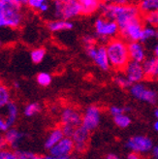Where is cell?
<instances>
[{"label": "cell", "mask_w": 158, "mask_h": 159, "mask_svg": "<svg viewBox=\"0 0 158 159\" xmlns=\"http://www.w3.org/2000/svg\"><path fill=\"white\" fill-rule=\"evenodd\" d=\"M95 35L103 41H109L118 36V26L115 21L108 20L104 17H99L94 22Z\"/></svg>", "instance_id": "6"}, {"label": "cell", "mask_w": 158, "mask_h": 159, "mask_svg": "<svg viewBox=\"0 0 158 159\" xmlns=\"http://www.w3.org/2000/svg\"><path fill=\"white\" fill-rule=\"evenodd\" d=\"M99 9L103 15L102 17L115 21L117 26L134 17L141 16L138 5L130 4L125 1L101 3Z\"/></svg>", "instance_id": "1"}, {"label": "cell", "mask_w": 158, "mask_h": 159, "mask_svg": "<svg viewBox=\"0 0 158 159\" xmlns=\"http://www.w3.org/2000/svg\"><path fill=\"white\" fill-rule=\"evenodd\" d=\"M157 29L156 27L153 26H149V25H145L143 28V31H142V36H141V40L140 42L143 44L147 41H149V40L157 38Z\"/></svg>", "instance_id": "24"}, {"label": "cell", "mask_w": 158, "mask_h": 159, "mask_svg": "<svg viewBox=\"0 0 158 159\" xmlns=\"http://www.w3.org/2000/svg\"><path fill=\"white\" fill-rule=\"evenodd\" d=\"M114 122L117 127H120L121 129H124V128H127V127L131 124V118L126 114H122V115L115 116Z\"/></svg>", "instance_id": "29"}, {"label": "cell", "mask_w": 158, "mask_h": 159, "mask_svg": "<svg viewBox=\"0 0 158 159\" xmlns=\"http://www.w3.org/2000/svg\"><path fill=\"white\" fill-rule=\"evenodd\" d=\"M128 55L131 61L142 63L147 58V51L141 42H129L127 43Z\"/></svg>", "instance_id": "15"}, {"label": "cell", "mask_w": 158, "mask_h": 159, "mask_svg": "<svg viewBox=\"0 0 158 159\" xmlns=\"http://www.w3.org/2000/svg\"><path fill=\"white\" fill-rule=\"evenodd\" d=\"M85 51L88 55L93 60V62L95 63V65L97 67H99L101 70H104V71H107L110 69V63H109L105 46L96 44L95 46L86 48Z\"/></svg>", "instance_id": "9"}, {"label": "cell", "mask_w": 158, "mask_h": 159, "mask_svg": "<svg viewBox=\"0 0 158 159\" xmlns=\"http://www.w3.org/2000/svg\"><path fill=\"white\" fill-rule=\"evenodd\" d=\"M42 159H70V157H55L52 155H45L42 156Z\"/></svg>", "instance_id": "39"}, {"label": "cell", "mask_w": 158, "mask_h": 159, "mask_svg": "<svg viewBox=\"0 0 158 159\" xmlns=\"http://www.w3.org/2000/svg\"><path fill=\"white\" fill-rule=\"evenodd\" d=\"M61 126H72L78 127L82 123V115L79 111L73 107H65L60 112Z\"/></svg>", "instance_id": "13"}, {"label": "cell", "mask_w": 158, "mask_h": 159, "mask_svg": "<svg viewBox=\"0 0 158 159\" xmlns=\"http://www.w3.org/2000/svg\"><path fill=\"white\" fill-rule=\"evenodd\" d=\"M7 147H8V145H7V142L4 138V135H0V149L6 148Z\"/></svg>", "instance_id": "37"}, {"label": "cell", "mask_w": 158, "mask_h": 159, "mask_svg": "<svg viewBox=\"0 0 158 159\" xmlns=\"http://www.w3.org/2000/svg\"><path fill=\"white\" fill-rule=\"evenodd\" d=\"M25 1L20 0H0V29H17L25 20Z\"/></svg>", "instance_id": "2"}, {"label": "cell", "mask_w": 158, "mask_h": 159, "mask_svg": "<svg viewBox=\"0 0 158 159\" xmlns=\"http://www.w3.org/2000/svg\"><path fill=\"white\" fill-rule=\"evenodd\" d=\"M114 81L118 86L121 87V89H130V86L132 85L131 83L125 78V76L123 74L122 75L121 74L120 75H116L115 77V79H114Z\"/></svg>", "instance_id": "32"}, {"label": "cell", "mask_w": 158, "mask_h": 159, "mask_svg": "<svg viewBox=\"0 0 158 159\" xmlns=\"http://www.w3.org/2000/svg\"><path fill=\"white\" fill-rule=\"evenodd\" d=\"M46 50L44 48H35L32 51L30 52V58H31V61L35 64H39V63H41L45 57H46Z\"/></svg>", "instance_id": "26"}, {"label": "cell", "mask_w": 158, "mask_h": 159, "mask_svg": "<svg viewBox=\"0 0 158 159\" xmlns=\"http://www.w3.org/2000/svg\"><path fill=\"white\" fill-rule=\"evenodd\" d=\"M82 42H83V44L84 46V49H86V48H89V47H92V46H95L97 44L96 37L91 35V34H85L82 39Z\"/></svg>", "instance_id": "34"}, {"label": "cell", "mask_w": 158, "mask_h": 159, "mask_svg": "<svg viewBox=\"0 0 158 159\" xmlns=\"http://www.w3.org/2000/svg\"><path fill=\"white\" fill-rule=\"evenodd\" d=\"M153 115H154V117L157 119V116H158V110H157V108L154 110V113H153Z\"/></svg>", "instance_id": "45"}, {"label": "cell", "mask_w": 158, "mask_h": 159, "mask_svg": "<svg viewBox=\"0 0 158 159\" xmlns=\"http://www.w3.org/2000/svg\"><path fill=\"white\" fill-rule=\"evenodd\" d=\"M153 128H154V130L155 131H157L158 130V121L156 120V121H154V123H153Z\"/></svg>", "instance_id": "43"}, {"label": "cell", "mask_w": 158, "mask_h": 159, "mask_svg": "<svg viewBox=\"0 0 158 159\" xmlns=\"http://www.w3.org/2000/svg\"><path fill=\"white\" fill-rule=\"evenodd\" d=\"M53 11L55 18L69 20L81 15V7L77 0H57L53 2Z\"/></svg>", "instance_id": "5"}, {"label": "cell", "mask_w": 158, "mask_h": 159, "mask_svg": "<svg viewBox=\"0 0 158 159\" xmlns=\"http://www.w3.org/2000/svg\"><path fill=\"white\" fill-rule=\"evenodd\" d=\"M138 8L141 12V15L154 12L158 9V1L157 0H143L138 5Z\"/></svg>", "instance_id": "23"}, {"label": "cell", "mask_w": 158, "mask_h": 159, "mask_svg": "<svg viewBox=\"0 0 158 159\" xmlns=\"http://www.w3.org/2000/svg\"><path fill=\"white\" fill-rule=\"evenodd\" d=\"M154 144L151 138L145 135H136L128 139L126 142V148L131 150V152L138 155L147 154L151 152Z\"/></svg>", "instance_id": "7"}, {"label": "cell", "mask_w": 158, "mask_h": 159, "mask_svg": "<svg viewBox=\"0 0 158 159\" xmlns=\"http://www.w3.org/2000/svg\"><path fill=\"white\" fill-rule=\"evenodd\" d=\"M25 133L20 132V130L16 128H9L7 131H5L4 134V138L7 142V145L15 149L18 148L20 142L25 139Z\"/></svg>", "instance_id": "18"}, {"label": "cell", "mask_w": 158, "mask_h": 159, "mask_svg": "<svg viewBox=\"0 0 158 159\" xmlns=\"http://www.w3.org/2000/svg\"><path fill=\"white\" fill-rule=\"evenodd\" d=\"M9 129V127L7 126L5 119L2 116V114H0V132H5Z\"/></svg>", "instance_id": "36"}, {"label": "cell", "mask_w": 158, "mask_h": 159, "mask_svg": "<svg viewBox=\"0 0 158 159\" xmlns=\"http://www.w3.org/2000/svg\"><path fill=\"white\" fill-rule=\"evenodd\" d=\"M42 111V106L40 103L38 102H32V103H29L27 104L23 110V113L25 115L28 117H31V116H36L37 114H39Z\"/></svg>", "instance_id": "28"}, {"label": "cell", "mask_w": 158, "mask_h": 159, "mask_svg": "<svg viewBox=\"0 0 158 159\" xmlns=\"http://www.w3.org/2000/svg\"><path fill=\"white\" fill-rule=\"evenodd\" d=\"M106 159H121V158L120 156H117L116 154H115V153H109V154H107Z\"/></svg>", "instance_id": "41"}, {"label": "cell", "mask_w": 158, "mask_h": 159, "mask_svg": "<svg viewBox=\"0 0 158 159\" xmlns=\"http://www.w3.org/2000/svg\"><path fill=\"white\" fill-rule=\"evenodd\" d=\"M63 138H64V135H63V132L60 127H54V128H52L49 132L48 136L46 138V141H45L46 149H48V150L51 149Z\"/></svg>", "instance_id": "19"}, {"label": "cell", "mask_w": 158, "mask_h": 159, "mask_svg": "<svg viewBox=\"0 0 158 159\" xmlns=\"http://www.w3.org/2000/svg\"><path fill=\"white\" fill-rule=\"evenodd\" d=\"M14 86L16 87V89H17V87L19 89V87H20V83H19V82H17V81L14 82Z\"/></svg>", "instance_id": "44"}, {"label": "cell", "mask_w": 158, "mask_h": 159, "mask_svg": "<svg viewBox=\"0 0 158 159\" xmlns=\"http://www.w3.org/2000/svg\"><path fill=\"white\" fill-rule=\"evenodd\" d=\"M20 159H42V156L28 150H16Z\"/></svg>", "instance_id": "31"}, {"label": "cell", "mask_w": 158, "mask_h": 159, "mask_svg": "<svg viewBox=\"0 0 158 159\" xmlns=\"http://www.w3.org/2000/svg\"><path fill=\"white\" fill-rule=\"evenodd\" d=\"M11 101V92L9 87L5 84H0V110L5 108V106Z\"/></svg>", "instance_id": "25"}, {"label": "cell", "mask_w": 158, "mask_h": 159, "mask_svg": "<svg viewBox=\"0 0 158 159\" xmlns=\"http://www.w3.org/2000/svg\"><path fill=\"white\" fill-rule=\"evenodd\" d=\"M130 93L135 99L148 104L154 105L157 102V92L143 83L132 84L130 86Z\"/></svg>", "instance_id": "8"}, {"label": "cell", "mask_w": 158, "mask_h": 159, "mask_svg": "<svg viewBox=\"0 0 158 159\" xmlns=\"http://www.w3.org/2000/svg\"><path fill=\"white\" fill-rule=\"evenodd\" d=\"M144 26L145 25L142 20V15L134 17L118 25V35L127 43L140 42Z\"/></svg>", "instance_id": "4"}, {"label": "cell", "mask_w": 158, "mask_h": 159, "mask_svg": "<svg viewBox=\"0 0 158 159\" xmlns=\"http://www.w3.org/2000/svg\"><path fill=\"white\" fill-rule=\"evenodd\" d=\"M142 20H143L144 25L146 23L147 25L155 27L158 25V12L154 11V12L143 14L142 15Z\"/></svg>", "instance_id": "27"}, {"label": "cell", "mask_w": 158, "mask_h": 159, "mask_svg": "<svg viewBox=\"0 0 158 159\" xmlns=\"http://www.w3.org/2000/svg\"><path fill=\"white\" fill-rule=\"evenodd\" d=\"M130 111L129 108L127 107H120V106H112L110 108V113L114 117L116 116H120V115H122V114H125L126 112H128Z\"/></svg>", "instance_id": "35"}, {"label": "cell", "mask_w": 158, "mask_h": 159, "mask_svg": "<svg viewBox=\"0 0 158 159\" xmlns=\"http://www.w3.org/2000/svg\"><path fill=\"white\" fill-rule=\"evenodd\" d=\"M4 114H2L5 121H6V124L7 126L11 128V127L16 123L18 119V116H19V107L18 105L16 104L15 102L13 101H10L8 104L5 106L4 109Z\"/></svg>", "instance_id": "17"}, {"label": "cell", "mask_w": 158, "mask_h": 159, "mask_svg": "<svg viewBox=\"0 0 158 159\" xmlns=\"http://www.w3.org/2000/svg\"><path fill=\"white\" fill-rule=\"evenodd\" d=\"M151 154H152V157L154 159H157L158 158V147L157 146H153L152 149H151Z\"/></svg>", "instance_id": "38"}, {"label": "cell", "mask_w": 158, "mask_h": 159, "mask_svg": "<svg viewBox=\"0 0 158 159\" xmlns=\"http://www.w3.org/2000/svg\"><path fill=\"white\" fill-rule=\"evenodd\" d=\"M89 135L90 132L84 128L82 125L78 126L75 129L72 137H71V140L73 141L74 148L76 152L82 153L84 150H86L89 142Z\"/></svg>", "instance_id": "12"}, {"label": "cell", "mask_w": 158, "mask_h": 159, "mask_svg": "<svg viewBox=\"0 0 158 159\" xmlns=\"http://www.w3.org/2000/svg\"><path fill=\"white\" fill-rule=\"evenodd\" d=\"M101 120V110L97 106H89L86 108L84 115L82 116V123L81 125L91 132L95 130Z\"/></svg>", "instance_id": "10"}, {"label": "cell", "mask_w": 158, "mask_h": 159, "mask_svg": "<svg viewBox=\"0 0 158 159\" xmlns=\"http://www.w3.org/2000/svg\"><path fill=\"white\" fill-rule=\"evenodd\" d=\"M127 159H142V158H141V155H138V154H136V153L130 152V153L127 155Z\"/></svg>", "instance_id": "40"}, {"label": "cell", "mask_w": 158, "mask_h": 159, "mask_svg": "<svg viewBox=\"0 0 158 159\" xmlns=\"http://www.w3.org/2000/svg\"><path fill=\"white\" fill-rule=\"evenodd\" d=\"M122 72L125 78L131 83V84L142 83L146 79L143 70V65H142V63L139 62L130 60L128 62V64L123 69Z\"/></svg>", "instance_id": "11"}, {"label": "cell", "mask_w": 158, "mask_h": 159, "mask_svg": "<svg viewBox=\"0 0 158 159\" xmlns=\"http://www.w3.org/2000/svg\"><path fill=\"white\" fill-rule=\"evenodd\" d=\"M1 46H2V42H1V40H0V48H1Z\"/></svg>", "instance_id": "46"}, {"label": "cell", "mask_w": 158, "mask_h": 159, "mask_svg": "<svg viewBox=\"0 0 158 159\" xmlns=\"http://www.w3.org/2000/svg\"><path fill=\"white\" fill-rule=\"evenodd\" d=\"M74 26L73 22L70 20H50L47 23V27L51 32H59V31H65L72 29Z\"/></svg>", "instance_id": "20"}, {"label": "cell", "mask_w": 158, "mask_h": 159, "mask_svg": "<svg viewBox=\"0 0 158 159\" xmlns=\"http://www.w3.org/2000/svg\"><path fill=\"white\" fill-rule=\"evenodd\" d=\"M110 67L116 71H123L130 61L128 55L127 42L121 37L117 36L109 40L105 46Z\"/></svg>", "instance_id": "3"}, {"label": "cell", "mask_w": 158, "mask_h": 159, "mask_svg": "<svg viewBox=\"0 0 158 159\" xmlns=\"http://www.w3.org/2000/svg\"><path fill=\"white\" fill-rule=\"evenodd\" d=\"M25 4L40 13H47L50 10V4L45 0H28V1H25Z\"/></svg>", "instance_id": "22"}, {"label": "cell", "mask_w": 158, "mask_h": 159, "mask_svg": "<svg viewBox=\"0 0 158 159\" xmlns=\"http://www.w3.org/2000/svg\"><path fill=\"white\" fill-rule=\"evenodd\" d=\"M36 81L41 86H49L52 82V75L48 72H41L37 75Z\"/></svg>", "instance_id": "30"}, {"label": "cell", "mask_w": 158, "mask_h": 159, "mask_svg": "<svg viewBox=\"0 0 158 159\" xmlns=\"http://www.w3.org/2000/svg\"><path fill=\"white\" fill-rule=\"evenodd\" d=\"M143 70L145 78L148 80H155L158 76V58L155 57H147L143 62Z\"/></svg>", "instance_id": "16"}, {"label": "cell", "mask_w": 158, "mask_h": 159, "mask_svg": "<svg viewBox=\"0 0 158 159\" xmlns=\"http://www.w3.org/2000/svg\"><path fill=\"white\" fill-rule=\"evenodd\" d=\"M153 53H154L153 57H157V54H158V45H157V44H156V45L154 46V48H153Z\"/></svg>", "instance_id": "42"}, {"label": "cell", "mask_w": 158, "mask_h": 159, "mask_svg": "<svg viewBox=\"0 0 158 159\" xmlns=\"http://www.w3.org/2000/svg\"><path fill=\"white\" fill-rule=\"evenodd\" d=\"M0 159H18V156L16 153V150L6 148L0 149Z\"/></svg>", "instance_id": "33"}, {"label": "cell", "mask_w": 158, "mask_h": 159, "mask_svg": "<svg viewBox=\"0 0 158 159\" xmlns=\"http://www.w3.org/2000/svg\"><path fill=\"white\" fill-rule=\"evenodd\" d=\"M81 7V15H91L99 10L101 2L98 0H81L79 1Z\"/></svg>", "instance_id": "21"}, {"label": "cell", "mask_w": 158, "mask_h": 159, "mask_svg": "<svg viewBox=\"0 0 158 159\" xmlns=\"http://www.w3.org/2000/svg\"><path fill=\"white\" fill-rule=\"evenodd\" d=\"M75 150L74 144L71 138L64 137L61 141H59L56 145L49 149L50 155L55 157H70Z\"/></svg>", "instance_id": "14"}]
</instances>
